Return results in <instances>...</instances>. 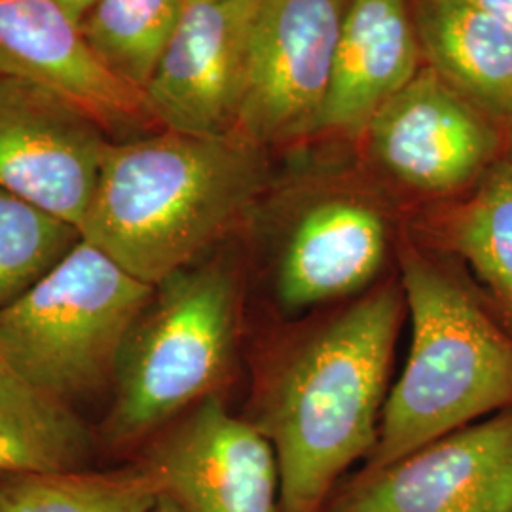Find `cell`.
I'll list each match as a JSON object with an SVG mask.
<instances>
[{
    "label": "cell",
    "mask_w": 512,
    "mask_h": 512,
    "mask_svg": "<svg viewBox=\"0 0 512 512\" xmlns=\"http://www.w3.org/2000/svg\"><path fill=\"white\" fill-rule=\"evenodd\" d=\"M270 285L285 313L349 302L376 287L395 245L384 200L357 181L298 190L274 224Z\"/></svg>",
    "instance_id": "6"
},
{
    "label": "cell",
    "mask_w": 512,
    "mask_h": 512,
    "mask_svg": "<svg viewBox=\"0 0 512 512\" xmlns=\"http://www.w3.org/2000/svg\"><path fill=\"white\" fill-rule=\"evenodd\" d=\"M188 0H95L82 31L103 65L145 93Z\"/></svg>",
    "instance_id": "18"
},
{
    "label": "cell",
    "mask_w": 512,
    "mask_h": 512,
    "mask_svg": "<svg viewBox=\"0 0 512 512\" xmlns=\"http://www.w3.org/2000/svg\"><path fill=\"white\" fill-rule=\"evenodd\" d=\"M444 251L465 260L512 329V164L499 158L435 232Z\"/></svg>",
    "instance_id": "17"
},
{
    "label": "cell",
    "mask_w": 512,
    "mask_h": 512,
    "mask_svg": "<svg viewBox=\"0 0 512 512\" xmlns=\"http://www.w3.org/2000/svg\"><path fill=\"white\" fill-rule=\"evenodd\" d=\"M239 313L241 277L228 258L196 262L156 285L114 368L109 444L156 437L219 393L234 368Z\"/></svg>",
    "instance_id": "4"
},
{
    "label": "cell",
    "mask_w": 512,
    "mask_h": 512,
    "mask_svg": "<svg viewBox=\"0 0 512 512\" xmlns=\"http://www.w3.org/2000/svg\"><path fill=\"white\" fill-rule=\"evenodd\" d=\"M268 177L266 147L236 129L110 141L80 234L156 287L241 224Z\"/></svg>",
    "instance_id": "2"
},
{
    "label": "cell",
    "mask_w": 512,
    "mask_h": 512,
    "mask_svg": "<svg viewBox=\"0 0 512 512\" xmlns=\"http://www.w3.org/2000/svg\"><path fill=\"white\" fill-rule=\"evenodd\" d=\"M406 317L387 279L287 338L256 382L249 420L274 446L281 512H323L336 484L378 442Z\"/></svg>",
    "instance_id": "1"
},
{
    "label": "cell",
    "mask_w": 512,
    "mask_h": 512,
    "mask_svg": "<svg viewBox=\"0 0 512 512\" xmlns=\"http://www.w3.org/2000/svg\"><path fill=\"white\" fill-rule=\"evenodd\" d=\"M139 465L183 512H281L272 442L219 395L160 431Z\"/></svg>",
    "instance_id": "10"
},
{
    "label": "cell",
    "mask_w": 512,
    "mask_h": 512,
    "mask_svg": "<svg viewBox=\"0 0 512 512\" xmlns=\"http://www.w3.org/2000/svg\"><path fill=\"white\" fill-rule=\"evenodd\" d=\"M80 238L78 228L0 190V311L48 274Z\"/></svg>",
    "instance_id": "20"
},
{
    "label": "cell",
    "mask_w": 512,
    "mask_h": 512,
    "mask_svg": "<svg viewBox=\"0 0 512 512\" xmlns=\"http://www.w3.org/2000/svg\"><path fill=\"white\" fill-rule=\"evenodd\" d=\"M503 135H505V148H503V158L509 160L512 164V118L503 126Z\"/></svg>",
    "instance_id": "24"
},
{
    "label": "cell",
    "mask_w": 512,
    "mask_h": 512,
    "mask_svg": "<svg viewBox=\"0 0 512 512\" xmlns=\"http://www.w3.org/2000/svg\"><path fill=\"white\" fill-rule=\"evenodd\" d=\"M158 497L141 465L109 473L0 476L2 512H150Z\"/></svg>",
    "instance_id": "19"
},
{
    "label": "cell",
    "mask_w": 512,
    "mask_h": 512,
    "mask_svg": "<svg viewBox=\"0 0 512 512\" xmlns=\"http://www.w3.org/2000/svg\"><path fill=\"white\" fill-rule=\"evenodd\" d=\"M349 0H260L236 131L268 147L310 135Z\"/></svg>",
    "instance_id": "8"
},
{
    "label": "cell",
    "mask_w": 512,
    "mask_h": 512,
    "mask_svg": "<svg viewBox=\"0 0 512 512\" xmlns=\"http://www.w3.org/2000/svg\"><path fill=\"white\" fill-rule=\"evenodd\" d=\"M0 76L63 97L105 131L150 120L145 93L103 65L82 23L55 0H0Z\"/></svg>",
    "instance_id": "13"
},
{
    "label": "cell",
    "mask_w": 512,
    "mask_h": 512,
    "mask_svg": "<svg viewBox=\"0 0 512 512\" xmlns=\"http://www.w3.org/2000/svg\"><path fill=\"white\" fill-rule=\"evenodd\" d=\"M421 54L440 78L505 126L512 118V31L469 0H418Z\"/></svg>",
    "instance_id": "15"
},
{
    "label": "cell",
    "mask_w": 512,
    "mask_h": 512,
    "mask_svg": "<svg viewBox=\"0 0 512 512\" xmlns=\"http://www.w3.org/2000/svg\"><path fill=\"white\" fill-rule=\"evenodd\" d=\"M323 512H512V408L355 476Z\"/></svg>",
    "instance_id": "11"
},
{
    "label": "cell",
    "mask_w": 512,
    "mask_h": 512,
    "mask_svg": "<svg viewBox=\"0 0 512 512\" xmlns=\"http://www.w3.org/2000/svg\"><path fill=\"white\" fill-rule=\"evenodd\" d=\"M512 31V0H469Z\"/></svg>",
    "instance_id": "21"
},
{
    "label": "cell",
    "mask_w": 512,
    "mask_h": 512,
    "mask_svg": "<svg viewBox=\"0 0 512 512\" xmlns=\"http://www.w3.org/2000/svg\"><path fill=\"white\" fill-rule=\"evenodd\" d=\"M109 145L107 131L63 97L0 76V190L80 232Z\"/></svg>",
    "instance_id": "9"
},
{
    "label": "cell",
    "mask_w": 512,
    "mask_h": 512,
    "mask_svg": "<svg viewBox=\"0 0 512 512\" xmlns=\"http://www.w3.org/2000/svg\"><path fill=\"white\" fill-rule=\"evenodd\" d=\"M154 291L80 238L0 311V359L69 403L112 382L129 330Z\"/></svg>",
    "instance_id": "5"
},
{
    "label": "cell",
    "mask_w": 512,
    "mask_h": 512,
    "mask_svg": "<svg viewBox=\"0 0 512 512\" xmlns=\"http://www.w3.org/2000/svg\"><path fill=\"white\" fill-rule=\"evenodd\" d=\"M397 258L412 342L359 475L512 408L511 338L439 258L412 241L399 243Z\"/></svg>",
    "instance_id": "3"
},
{
    "label": "cell",
    "mask_w": 512,
    "mask_h": 512,
    "mask_svg": "<svg viewBox=\"0 0 512 512\" xmlns=\"http://www.w3.org/2000/svg\"><path fill=\"white\" fill-rule=\"evenodd\" d=\"M260 0H188L145 90L150 122L222 135L238 126Z\"/></svg>",
    "instance_id": "12"
},
{
    "label": "cell",
    "mask_w": 512,
    "mask_h": 512,
    "mask_svg": "<svg viewBox=\"0 0 512 512\" xmlns=\"http://www.w3.org/2000/svg\"><path fill=\"white\" fill-rule=\"evenodd\" d=\"M69 16H73L76 21L82 23L84 16L90 12L95 0H55Z\"/></svg>",
    "instance_id": "22"
},
{
    "label": "cell",
    "mask_w": 512,
    "mask_h": 512,
    "mask_svg": "<svg viewBox=\"0 0 512 512\" xmlns=\"http://www.w3.org/2000/svg\"><path fill=\"white\" fill-rule=\"evenodd\" d=\"M363 137L370 164L423 198L473 188L505 148L503 126L427 65L374 114Z\"/></svg>",
    "instance_id": "7"
},
{
    "label": "cell",
    "mask_w": 512,
    "mask_h": 512,
    "mask_svg": "<svg viewBox=\"0 0 512 512\" xmlns=\"http://www.w3.org/2000/svg\"><path fill=\"white\" fill-rule=\"evenodd\" d=\"M421 59L406 0H349L329 90L310 135H363L374 114L420 73Z\"/></svg>",
    "instance_id": "14"
},
{
    "label": "cell",
    "mask_w": 512,
    "mask_h": 512,
    "mask_svg": "<svg viewBox=\"0 0 512 512\" xmlns=\"http://www.w3.org/2000/svg\"><path fill=\"white\" fill-rule=\"evenodd\" d=\"M93 439L69 403L0 359V476L80 471Z\"/></svg>",
    "instance_id": "16"
},
{
    "label": "cell",
    "mask_w": 512,
    "mask_h": 512,
    "mask_svg": "<svg viewBox=\"0 0 512 512\" xmlns=\"http://www.w3.org/2000/svg\"><path fill=\"white\" fill-rule=\"evenodd\" d=\"M150 512H183L169 497H165V495H160L158 497V501H156V505H154V509Z\"/></svg>",
    "instance_id": "23"
},
{
    "label": "cell",
    "mask_w": 512,
    "mask_h": 512,
    "mask_svg": "<svg viewBox=\"0 0 512 512\" xmlns=\"http://www.w3.org/2000/svg\"><path fill=\"white\" fill-rule=\"evenodd\" d=\"M0 512H2V509H0Z\"/></svg>",
    "instance_id": "25"
}]
</instances>
